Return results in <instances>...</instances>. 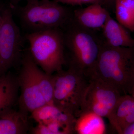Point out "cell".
<instances>
[{"label": "cell", "instance_id": "6da1fadb", "mask_svg": "<svg viewBox=\"0 0 134 134\" xmlns=\"http://www.w3.org/2000/svg\"><path fill=\"white\" fill-rule=\"evenodd\" d=\"M121 95H132L134 89V47L100 46L95 73Z\"/></svg>", "mask_w": 134, "mask_h": 134}, {"label": "cell", "instance_id": "7a4b0ae2", "mask_svg": "<svg viewBox=\"0 0 134 134\" xmlns=\"http://www.w3.org/2000/svg\"><path fill=\"white\" fill-rule=\"evenodd\" d=\"M21 63V70L17 77L21 90L18 100L19 110L31 113L52 103V75L47 74L40 69L29 51L23 55Z\"/></svg>", "mask_w": 134, "mask_h": 134}, {"label": "cell", "instance_id": "3957f363", "mask_svg": "<svg viewBox=\"0 0 134 134\" xmlns=\"http://www.w3.org/2000/svg\"><path fill=\"white\" fill-rule=\"evenodd\" d=\"M21 25L27 33L36 32L69 24L72 13L53 0H37L24 7H14Z\"/></svg>", "mask_w": 134, "mask_h": 134}, {"label": "cell", "instance_id": "277c9868", "mask_svg": "<svg viewBox=\"0 0 134 134\" xmlns=\"http://www.w3.org/2000/svg\"><path fill=\"white\" fill-rule=\"evenodd\" d=\"M24 38L29 44V52L35 62L47 74L62 69L65 63L64 34L59 28L27 33Z\"/></svg>", "mask_w": 134, "mask_h": 134}, {"label": "cell", "instance_id": "5b68a950", "mask_svg": "<svg viewBox=\"0 0 134 134\" xmlns=\"http://www.w3.org/2000/svg\"><path fill=\"white\" fill-rule=\"evenodd\" d=\"M52 76L53 104L76 118L81 111L88 78L71 65L67 70H61Z\"/></svg>", "mask_w": 134, "mask_h": 134}, {"label": "cell", "instance_id": "8992f818", "mask_svg": "<svg viewBox=\"0 0 134 134\" xmlns=\"http://www.w3.org/2000/svg\"><path fill=\"white\" fill-rule=\"evenodd\" d=\"M64 34L65 46L69 49L74 66L88 77L95 73L100 45L86 29L71 21Z\"/></svg>", "mask_w": 134, "mask_h": 134}, {"label": "cell", "instance_id": "52a82bcc", "mask_svg": "<svg viewBox=\"0 0 134 134\" xmlns=\"http://www.w3.org/2000/svg\"><path fill=\"white\" fill-rule=\"evenodd\" d=\"M121 96L110 84L96 75H92L88 77L81 112L91 111L108 119Z\"/></svg>", "mask_w": 134, "mask_h": 134}, {"label": "cell", "instance_id": "ba28073f", "mask_svg": "<svg viewBox=\"0 0 134 134\" xmlns=\"http://www.w3.org/2000/svg\"><path fill=\"white\" fill-rule=\"evenodd\" d=\"M2 23L0 36V76L21 59L24 37L13 19L12 10L1 11Z\"/></svg>", "mask_w": 134, "mask_h": 134}, {"label": "cell", "instance_id": "9c48e42d", "mask_svg": "<svg viewBox=\"0 0 134 134\" xmlns=\"http://www.w3.org/2000/svg\"><path fill=\"white\" fill-rule=\"evenodd\" d=\"M31 114L32 118L38 123H57L66 127L75 133L76 117L59 108L53 103L41 107Z\"/></svg>", "mask_w": 134, "mask_h": 134}, {"label": "cell", "instance_id": "30bf717a", "mask_svg": "<svg viewBox=\"0 0 134 134\" xmlns=\"http://www.w3.org/2000/svg\"><path fill=\"white\" fill-rule=\"evenodd\" d=\"M110 14L102 5L91 4L88 7L77 9L72 13V21L85 29L103 28Z\"/></svg>", "mask_w": 134, "mask_h": 134}, {"label": "cell", "instance_id": "8fae6325", "mask_svg": "<svg viewBox=\"0 0 134 134\" xmlns=\"http://www.w3.org/2000/svg\"><path fill=\"white\" fill-rule=\"evenodd\" d=\"M108 119L115 131L122 134L127 127L134 122V97L130 95L121 96Z\"/></svg>", "mask_w": 134, "mask_h": 134}, {"label": "cell", "instance_id": "7c38bea8", "mask_svg": "<svg viewBox=\"0 0 134 134\" xmlns=\"http://www.w3.org/2000/svg\"><path fill=\"white\" fill-rule=\"evenodd\" d=\"M102 29L107 45L113 47H134V39L127 29L109 15Z\"/></svg>", "mask_w": 134, "mask_h": 134}, {"label": "cell", "instance_id": "4fadbf2b", "mask_svg": "<svg viewBox=\"0 0 134 134\" xmlns=\"http://www.w3.org/2000/svg\"><path fill=\"white\" fill-rule=\"evenodd\" d=\"M19 89L17 77L10 72L0 76V116L12 109Z\"/></svg>", "mask_w": 134, "mask_h": 134}, {"label": "cell", "instance_id": "5bb4252c", "mask_svg": "<svg viewBox=\"0 0 134 134\" xmlns=\"http://www.w3.org/2000/svg\"><path fill=\"white\" fill-rule=\"evenodd\" d=\"M28 113L11 109L0 116V134H23L29 129Z\"/></svg>", "mask_w": 134, "mask_h": 134}, {"label": "cell", "instance_id": "9a60e30c", "mask_svg": "<svg viewBox=\"0 0 134 134\" xmlns=\"http://www.w3.org/2000/svg\"><path fill=\"white\" fill-rule=\"evenodd\" d=\"M103 117L91 111H83L76 118L75 133L78 134L105 133Z\"/></svg>", "mask_w": 134, "mask_h": 134}, {"label": "cell", "instance_id": "2e32d148", "mask_svg": "<svg viewBox=\"0 0 134 134\" xmlns=\"http://www.w3.org/2000/svg\"><path fill=\"white\" fill-rule=\"evenodd\" d=\"M117 21L127 30L134 31V17L121 0H116L115 5Z\"/></svg>", "mask_w": 134, "mask_h": 134}, {"label": "cell", "instance_id": "e0dca14e", "mask_svg": "<svg viewBox=\"0 0 134 134\" xmlns=\"http://www.w3.org/2000/svg\"><path fill=\"white\" fill-rule=\"evenodd\" d=\"M60 3L72 5H78L86 4H99L103 5L104 0H53Z\"/></svg>", "mask_w": 134, "mask_h": 134}, {"label": "cell", "instance_id": "ac0fdd59", "mask_svg": "<svg viewBox=\"0 0 134 134\" xmlns=\"http://www.w3.org/2000/svg\"><path fill=\"white\" fill-rule=\"evenodd\" d=\"M134 17V0H121Z\"/></svg>", "mask_w": 134, "mask_h": 134}, {"label": "cell", "instance_id": "d6986e66", "mask_svg": "<svg viewBox=\"0 0 134 134\" xmlns=\"http://www.w3.org/2000/svg\"><path fill=\"white\" fill-rule=\"evenodd\" d=\"M122 134H134V122L127 127L123 131Z\"/></svg>", "mask_w": 134, "mask_h": 134}, {"label": "cell", "instance_id": "ffe728a7", "mask_svg": "<svg viewBox=\"0 0 134 134\" xmlns=\"http://www.w3.org/2000/svg\"><path fill=\"white\" fill-rule=\"evenodd\" d=\"M116 0H104L103 5L110 6L114 5L115 7V3Z\"/></svg>", "mask_w": 134, "mask_h": 134}, {"label": "cell", "instance_id": "44dd1931", "mask_svg": "<svg viewBox=\"0 0 134 134\" xmlns=\"http://www.w3.org/2000/svg\"><path fill=\"white\" fill-rule=\"evenodd\" d=\"M36 1H37V0H14V2L15 3V4H16V3H18L19 2L22 1H25L26 2H29Z\"/></svg>", "mask_w": 134, "mask_h": 134}, {"label": "cell", "instance_id": "7402d4cb", "mask_svg": "<svg viewBox=\"0 0 134 134\" xmlns=\"http://www.w3.org/2000/svg\"><path fill=\"white\" fill-rule=\"evenodd\" d=\"M2 16L1 12H0V36L1 32L2 27Z\"/></svg>", "mask_w": 134, "mask_h": 134}, {"label": "cell", "instance_id": "603a6c76", "mask_svg": "<svg viewBox=\"0 0 134 134\" xmlns=\"http://www.w3.org/2000/svg\"><path fill=\"white\" fill-rule=\"evenodd\" d=\"M131 96H133V97H134V89L133 90V92H132V95H131Z\"/></svg>", "mask_w": 134, "mask_h": 134}]
</instances>
